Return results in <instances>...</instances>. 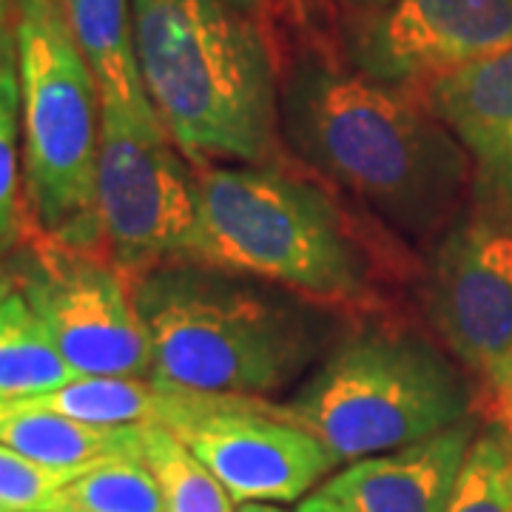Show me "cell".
<instances>
[{
  "label": "cell",
  "instance_id": "cell-1",
  "mask_svg": "<svg viewBox=\"0 0 512 512\" xmlns=\"http://www.w3.org/2000/svg\"><path fill=\"white\" fill-rule=\"evenodd\" d=\"M279 134L296 163L348 194L410 251H427L467 211L473 165L419 94L305 49L279 72Z\"/></svg>",
  "mask_w": 512,
  "mask_h": 512
},
{
  "label": "cell",
  "instance_id": "cell-2",
  "mask_svg": "<svg viewBox=\"0 0 512 512\" xmlns=\"http://www.w3.org/2000/svg\"><path fill=\"white\" fill-rule=\"evenodd\" d=\"M191 262L214 265L345 316H379L410 271L407 245L367 228L302 163H205Z\"/></svg>",
  "mask_w": 512,
  "mask_h": 512
},
{
  "label": "cell",
  "instance_id": "cell-3",
  "mask_svg": "<svg viewBox=\"0 0 512 512\" xmlns=\"http://www.w3.org/2000/svg\"><path fill=\"white\" fill-rule=\"evenodd\" d=\"M151 382L208 396L268 399L302 382L333 345L330 311L202 262L134 276Z\"/></svg>",
  "mask_w": 512,
  "mask_h": 512
},
{
  "label": "cell",
  "instance_id": "cell-4",
  "mask_svg": "<svg viewBox=\"0 0 512 512\" xmlns=\"http://www.w3.org/2000/svg\"><path fill=\"white\" fill-rule=\"evenodd\" d=\"M148 103L191 165L279 157V69L228 0H131Z\"/></svg>",
  "mask_w": 512,
  "mask_h": 512
},
{
  "label": "cell",
  "instance_id": "cell-5",
  "mask_svg": "<svg viewBox=\"0 0 512 512\" xmlns=\"http://www.w3.org/2000/svg\"><path fill=\"white\" fill-rule=\"evenodd\" d=\"M473 404L470 373L450 350L410 325L376 319L342 333L276 407L339 464H353L436 436L476 416Z\"/></svg>",
  "mask_w": 512,
  "mask_h": 512
},
{
  "label": "cell",
  "instance_id": "cell-6",
  "mask_svg": "<svg viewBox=\"0 0 512 512\" xmlns=\"http://www.w3.org/2000/svg\"><path fill=\"white\" fill-rule=\"evenodd\" d=\"M23 228L103 251L94 211L103 103L63 6L18 12Z\"/></svg>",
  "mask_w": 512,
  "mask_h": 512
},
{
  "label": "cell",
  "instance_id": "cell-7",
  "mask_svg": "<svg viewBox=\"0 0 512 512\" xmlns=\"http://www.w3.org/2000/svg\"><path fill=\"white\" fill-rule=\"evenodd\" d=\"M94 211L103 251L126 274L191 259L197 174L163 123L103 111Z\"/></svg>",
  "mask_w": 512,
  "mask_h": 512
},
{
  "label": "cell",
  "instance_id": "cell-8",
  "mask_svg": "<svg viewBox=\"0 0 512 512\" xmlns=\"http://www.w3.org/2000/svg\"><path fill=\"white\" fill-rule=\"evenodd\" d=\"M18 291L77 376H151L134 276L106 251L72 248L20 228Z\"/></svg>",
  "mask_w": 512,
  "mask_h": 512
},
{
  "label": "cell",
  "instance_id": "cell-9",
  "mask_svg": "<svg viewBox=\"0 0 512 512\" xmlns=\"http://www.w3.org/2000/svg\"><path fill=\"white\" fill-rule=\"evenodd\" d=\"M424 305L493 410L512 390V217L473 202L433 245Z\"/></svg>",
  "mask_w": 512,
  "mask_h": 512
},
{
  "label": "cell",
  "instance_id": "cell-10",
  "mask_svg": "<svg viewBox=\"0 0 512 512\" xmlns=\"http://www.w3.org/2000/svg\"><path fill=\"white\" fill-rule=\"evenodd\" d=\"M168 430L239 504L299 501L339 467L322 441L282 419L268 399L217 396Z\"/></svg>",
  "mask_w": 512,
  "mask_h": 512
},
{
  "label": "cell",
  "instance_id": "cell-11",
  "mask_svg": "<svg viewBox=\"0 0 512 512\" xmlns=\"http://www.w3.org/2000/svg\"><path fill=\"white\" fill-rule=\"evenodd\" d=\"M512 49V0H390L350 29V63L419 94L441 74Z\"/></svg>",
  "mask_w": 512,
  "mask_h": 512
},
{
  "label": "cell",
  "instance_id": "cell-12",
  "mask_svg": "<svg viewBox=\"0 0 512 512\" xmlns=\"http://www.w3.org/2000/svg\"><path fill=\"white\" fill-rule=\"evenodd\" d=\"M419 97L467 151L473 202L512 217V49L441 74Z\"/></svg>",
  "mask_w": 512,
  "mask_h": 512
},
{
  "label": "cell",
  "instance_id": "cell-13",
  "mask_svg": "<svg viewBox=\"0 0 512 512\" xmlns=\"http://www.w3.org/2000/svg\"><path fill=\"white\" fill-rule=\"evenodd\" d=\"M478 427L467 416L416 444L353 461L325 478L319 493L348 512H447Z\"/></svg>",
  "mask_w": 512,
  "mask_h": 512
},
{
  "label": "cell",
  "instance_id": "cell-14",
  "mask_svg": "<svg viewBox=\"0 0 512 512\" xmlns=\"http://www.w3.org/2000/svg\"><path fill=\"white\" fill-rule=\"evenodd\" d=\"M63 15L97 83L103 111L160 123L140 77L131 0H63Z\"/></svg>",
  "mask_w": 512,
  "mask_h": 512
},
{
  "label": "cell",
  "instance_id": "cell-15",
  "mask_svg": "<svg viewBox=\"0 0 512 512\" xmlns=\"http://www.w3.org/2000/svg\"><path fill=\"white\" fill-rule=\"evenodd\" d=\"M0 444L46 467L143 458V427H94L29 402H0Z\"/></svg>",
  "mask_w": 512,
  "mask_h": 512
},
{
  "label": "cell",
  "instance_id": "cell-16",
  "mask_svg": "<svg viewBox=\"0 0 512 512\" xmlns=\"http://www.w3.org/2000/svg\"><path fill=\"white\" fill-rule=\"evenodd\" d=\"M80 379L23 293L0 305V402L32 399Z\"/></svg>",
  "mask_w": 512,
  "mask_h": 512
},
{
  "label": "cell",
  "instance_id": "cell-17",
  "mask_svg": "<svg viewBox=\"0 0 512 512\" xmlns=\"http://www.w3.org/2000/svg\"><path fill=\"white\" fill-rule=\"evenodd\" d=\"M143 461L160 484L165 512H237L220 478L168 427H143Z\"/></svg>",
  "mask_w": 512,
  "mask_h": 512
},
{
  "label": "cell",
  "instance_id": "cell-18",
  "mask_svg": "<svg viewBox=\"0 0 512 512\" xmlns=\"http://www.w3.org/2000/svg\"><path fill=\"white\" fill-rule=\"evenodd\" d=\"M165 512L163 493L143 458H109L69 481L57 512Z\"/></svg>",
  "mask_w": 512,
  "mask_h": 512
},
{
  "label": "cell",
  "instance_id": "cell-19",
  "mask_svg": "<svg viewBox=\"0 0 512 512\" xmlns=\"http://www.w3.org/2000/svg\"><path fill=\"white\" fill-rule=\"evenodd\" d=\"M447 512H512V433L501 421L478 427Z\"/></svg>",
  "mask_w": 512,
  "mask_h": 512
},
{
  "label": "cell",
  "instance_id": "cell-20",
  "mask_svg": "<svg viewBox=\"0 0 512 512\" xmlns=\"http://www.w3.org/2000/svg\"><path fill=\"white\" fill-rule=\"evenodd\" d=\"M26 220L23 163H20L18 72L0 74V248L20 237Z\"/></svg>",
  "mask_w": 512,
  "mask_h": 512
},
{
  "label": "cell",
  "instance_id": "cell-21",
  "mask_svg": "<svg viewBox=\"0 0 512 512\" xmlns=\"http://www.w3.org/2000/svg\"><path fill=\"white\" fill-rule=\"evenodd\" d=\"M89 467H46L0 444V512H57L63 487Z\"/></svg>",
  "mask_w": 512,
  "mask_h": 512
},
{
  "label": "cell",
  "instance_id": "cell-22",
  "mask_svg": "<svg viewBox=\"0 0 512 512\" xmlns=\"http://www.w3.org/2000/svg\"><path fill=\"white\" fill-rule=\"evenodd\" d=\"M18 72V9L15 0H0V74Z\"/></svg>",
  "mask_w": 512,
  "mask_h": 512
},
{
  "label": "cell",
  "instance_id": "cell-23",
  "mask_svg": "<svg viewBox=\"0 0 512 512\" xmlns=\"http://www.w3.org/2000/svg\"><path fill=\"white\" fill-rule=\"evenodd\" d=\"M333 3L356 23V20H365L370 15H376V12H382L390 0H333Z\"/></svg>",
  "mask_w": 512,
  "mask_h": 512
},
{
  "label": "cell",
  "instance_id": "cell-24",
  "mask_svg": "<svg viewBox=\"0 0 512 512\" xmlns=\"http://www.w3.org/2000/svg\"><path fill=\"white\" fill-rule=\"evenodd\" d=\"M18 291V259L0 251V305Z\"/></svg>",
  "mask_w": 512,
  "mask_h": 512
},
{
  "label": "cell",
  "instance_id": "cell-25",
  "mask_svg": "<svg viewBox=\"0 0 512 512\" xmlns=\"http://www.w3.org/2000/svg\"><path fill=\"white\" fill-rule=\"evenodd\" d=\"M296 512H348L345 507H339L336 501H330L328 495H322L319 490L313 495H308L299 507H296Z\"/></svg>",
  "mask_w": 512,
  "mask_h": 512
},
{
  "label": "cell",
  "instance_id": "cell-26",
  "mask_svg": "<svg viewBox=\"0 0 512 512\" xmlns=\"http://www.w3.org/2000/svg\"><path fill=\"white\" fill-rule=\"evenodd\" d=\"M490 419L501 421V424H504V427L512 433V390L504 396V399H501V402L495 404L493 410H490Z\"/></svg>",
  "mask_w": 512,
  "mask_h": 512
},
{
  "label": "cell",
  "instance_id": "cell-27",
  "mask_svg": "<svg viewBox=\"0 0 512 512\" xmlns=\"http://www.w3.org/2000/svg\"><path fill=\"white\" fill-rule=\"evenodd\" d=\"M237 512H285L276 504H265V501H248V504H239Z\"/></svg>",
  "mask_w": 512,
  "mask_h": 512
},
{
  "label": "cell",
  "instance_id": "cell-28",
  "mask_svg": "<svg viewBox=\"0 0 512 512\" xmlns=\"http://www.w3.org/2000/svg\"><path fill=\"white\" fill-rule=\"evenodd\" d=\"M228 3L237 6L239 12H245V15H254V12H259L265 6V0H228Z\"/></svg>",
  "mask_w": 512,
  "mask_h": 512
},
{
  "label": "cell",
  "instance_id": "cell-29",
  "mask_svg": "<svg viewBox=\"0 0 512 512\" xmlns=\"http://www.w3.org/2000/svg\"><path fill=\"white\" fill-rule=\"evenodd\" d=\"M37 6H63V0H15V9H37Z\"/></svg>",
  "mask_w": 512,
  "mask_h": 512
},
{
  "label": "cell",
  "instance_id": "cell-30",
  "mask_svg": "<svg viewBox=\"0 0 512 512\" xmlns=\"http://www.w3.org/2000/svg\"><path fill=\"white\" fill-rule=\"evenodd\" d=\"M60 512H69V510H60Z\"/></svg>",
  "mask_w": 512,
  "mask_h": 512
}]
</instances>
